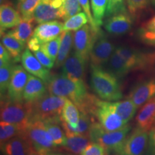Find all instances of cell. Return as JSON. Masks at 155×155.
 <instances>
[{
    "label": "cell",
    "mask_w": 155,
    "mask_h": 155,
    "mask_svg": "<svg viewBox=\"0 0 155 155\" xmlns=\"http://www.w3.org/2000/svg\"><path fill=\"white\" fill-rule=\"evenodd\" d=\"M61 42L60 45L57 59L55 62L56 68L63 66V63L66 61L71 54V48L73 46V38L74 34L72 31H63L61 34Z\"/></svg>",
    "instance_id": "cell-25"
},
{
    "label": "cell",
    "mask_w": 155,
    "mask_h": 155,
    "mask_svg": "<svg viewBox=\"0 0 155 155\" xmlns=\"http://www.w3.org/2000/svg\"><path fill=\"white\" fill-rule=\"evenodd\" d=\"M135 19L127 11L108 17L104 26L108 33L121 35L127 33L132 28Z\"/></svg>",
    "instance_id": "cell-14"
},
{
    "label": "cell",
    "mask_w": 155,
    "mask_h": 155,
    "mask_svg": "<svg viewBox=\"0 0 155 155\" xmlns=\"http://www.w3.org/2000/svg\"><path fill=\"white\" fill-rule=\"evenodd\" d=\"M46 129L51 135L55 144L57 147H63L66 141V136L63 128L61 127V119H50L43 121Z\"/></svg>",
    "instance_id": "cell-29"
},
{
    "label": "cell",
    "mask_w": 155,
    "mask_h": 155,
    "mask_svg": "<svg viewBox=\"0 0 155 155\" xmlns=\"http://www.w3.org/2000/svg\"><path fill=\"white\" fill-rule=\"evenodd\" d=\"M35 21L33 19H22L18 25L8 31L7 34L16 38L19 41L24 44L28 43L29 39L33 34V28Z\"/></svg>",
    "instance_id": "cell-24"
},
{
    "label": "cell",
    "mask_w": 155,
    "mask_h": 155,
    "mask_svg": "<svg viewBox=\"0 0 155 155\" xmlns=\"http://www.w3.org/2000/svg\"><path fill=\"white\" fill-rule=\"evenodd\" d=\"M24 67L15 65L9 82L7 98L13 102L23 101V93L28 80L29 74Z\"/></svg>",
    "instance_id": "cell-13"
},
{
    "label": "cell",
    "mask_w": 155,
    "mask_h": 155,
    "mask_svg": "<svg viewBox=\"0 0 155 155\" xmlns=\"http://www.w3.org/2000/svg\"><path fill=\"white\" fill-rule=\"evenodd\" d=\"M150 3V0H127V12L135 19L147 10Z\"/></svg>",
    "instance_id": "cell-33"
},
{
    "label": "cell",
    "mask_w": 155,
    "mask_h": 155,
    "mask_svg": "<svg viewBox=\"0 0 155 155\" xmlns=\"http://www.w3.org/2000/svg\"><path fill=\"white\" fill-rule=\"evenodd\" d=\"M1 121L20 126L26 131L33 121L32 103L13 102L3 96L1 101Z\"/></svg>",
    "instance_id": "cell-3"
},
{
    "label": "cell",
    "mask_w": 155,
    "mask_h": 155,
    "mask_svg": "<svg viewBox=\"0 0 155 155\" xmlns=\"http://www.w3.org/2000/svg\"><path fill=\"white\" fill-rule=\"evenodd\" d=\"M106 70L118 79L125 77L131 71L124 61L116 51L114 52L106 63Z\"/></svg>",
    "instance_id": "cell-26"
},
{
    "label": "cell",
    "mask_w": 155,
    "mask_h": 155,
    "mask_svg": "<svg viewBox=\"0 0 155 155\" xmlns=\"http://www.w3.org/2000/svg\"><path fill=\"white\" fill-rule=\"evenodd\" d=\"M143 29L147 30L150 31H155V15L153 16L152 18L147 20L146 22L143 25L142 28Z\"/></svg>",
    "instance_id": "cell-49"
},
{
    "label": "cell",
    "mask_w": 155,
    "mask_h": 155,
    "mask_svg": "<svg viewBox=\"0 0 155 155\" xmlns=\"http://www.w3.org/2000/svg\"><path fill=\"white\" fill-rule=\"evenodd\" d=\"M1 42L8 50L13 61L17 63L21 61L22 53L25 49V44L7 33L2 35Z\"/></svg>",
    "instance_id": "cell-27"
},
{
    "label": "cell",
    "mask_w": 155,
    "mask_h": 155,
    "mask_svg": "<svg viewBox=\"0 0 155 155\" xmlns=\"http://www.w3.org/2000/svg\"><path fill=\"white\" fill-rule=\"evenodd\" d=\"M67 98L46 94L41 98L32 103L33 120L46 121L50 119H61L63 106Z\"/></svg>",
    "instance_id": "cell-6"
},
{
    "label": "cell",
    "mask_w": 155,
    "mask_h": 155,
    "mask_svg": "<svg viewBox=\"0 0 155 155\" xmlns=\"http://www.w3.org/2000/svg\"><path fill=\"white\" fill-rule=\"evenodd\" d=\"M1 150L3 155L35 154L26 134L17 136L5 141L1 144Z\"/></svg>",
    "instance_id": "cell-17"
},
{
    "label": "cell",
    "mask_w": 155,
    "mask_h": 155,
    "mask_svg": "<svg viewBox=\"0 0 155 155\" xmlns=\"http://www.w3.org/2000/svg\"><path fill=\"white\" fill-rule=\"evenodd\" d=\"M14 65L11 63L0 64V91L1 96H5L7 92L12 74Z\"/></svg>",
    "instance_id": "cell-34"
},
{
    "label": "cell",
    "mask_w": 155,
    "mask_h": 155,
    "mask_svg": "<svg viewBox=\"0 0 155 155\" xmlns=\"http://www.w3.org/2000/svg\"><path fill=\"white\" fill-rule=\"evenodd\" d=\"M48 155H64V154H57V153H54V152H52L49 154Z\"/></svg>",
    "instance_id": "cell-52"
},
{
    "label": "cell",
    "mask_w": 155,
    "mask_h": 155,
    "mask_svg": "<svg viewBox=\"0 0 155 155\" xmlns=\"http://www.w3.org/2000/svg\"><path fill=\"white\" fill-rule=\"evenodd\" d=\"M27 45H28V48L29 49H30L32 53H34V52L40 49V47H41L42 45L40 43V42H39L36 38H35L34 37L32 36L30 39H29L28 43H27Z\"/></svg>",
    "instance_id": "cell-48"
},
{
    "label": "cell",
    "mask_w": 155,
    "mask_h": 155,
    "mask_svg": "<svg viewBox=\"0 0 155 155\" xmlns=\"http://www.w3.org/2000/svg\"><path fill=\"white\" fill-rule=\"evenodd\" d=\"M149 132L136 127L126 138L124 142L114 155H146Z\"/></svg>",
    "instance_id": "cell-11"
},
{
    "label": "cell",
    "mask_w": 155,
    "mask_h": 155,
    "mask_svg": "<svg viewBox=\"0 0 155 155\" xmlns=\"http://www.w3.org/2000/svg\"><path fill=\"white\" fill-rule=\"evenodd\" d=\"M115 51L124 61L130 71L145 70L155 63V53L143 52L128 46H119Z\"/></svg>",
    "instance_id": "cell-7"
},
{
    "label": "cell",
    "mask_w": 155,
    "mask_h": 155,
    "mask_svg": "<svg viewBox=\"0 0 155 155\" xmlns=\"http://www.w3.org/2000/svg\"><path fill=\"white\" fill-rule=\"evenodd\" d=\"M46 84L39 78L29 74L28 80L23 93V101L34 103L47 94Z\"/></svg>",
    "instance_id": "cell-21"
},
{
    "label": "cell",
    "mask_w": 155,
    "mask_h": 155,
    "mask_svg": "<svg viewBox=\"0 0 155 155\" xmlns=\"http://www.w3.org/2000/svg\"><path fill=\"white\" fill-rule=\"evenodd\" d=\"M46 86L50 94L72 101L78 108L83 105L91 95L88 94L84 81L75 82L62 73L52 75Z\"/></svg>",
    "instance_id": "cell-1"
},
{
    "label": "cell",
    "mask_w": 155,
    "mask_h": 155,
    "mask_svg": "<svg viewBox=\"0 0 155 155\" xmlns=\"http://www.w3.org/2000/svg\"><path fill=\"white\" fill-rule=\"evenodd\" d=\"M11 1H12V3L17 9L19 7V6L22 3L24 2L25 0H11Z\"/></svg>",
    "instance_id": "cell-50"
},
{
    "label": "cell",
    "mask_w": 155,
    "mask_h": 155,
    "mask_svg": "<svg viewBox=\"0 0 155 155\" xmlns=\"http://www.w3.org/2000/svg\"><path fill=\"white\" fill-rule=\"evenodd\" d=\"M105 149L96 142H91L83 150L80 155H106Z\"/></svg>",
    "instance_id": "cell-41"
},
{
    "label": "cell",
    "mask_w": 155,
    "mask_h": 155,
    "mask_svg": "<svg viewBox=\"0 0 155 155\" xmlns=\"http://www.w3.org/2000/svg\"><path fill=\"white\" fill-rule=\"evenodd\" d=\"M34 55L38 58V60L40 62V63L45 67L47 68L48 69L52 68L54 66L55 61H53L51 58H50L45 54L41 50H38L37 51L34 52Z\"/></svg>",
    "instance_id": "cell-44"
},
{
    "label": "cell",
    "mask_w": 155,
    "mask_h": 155,
    "mask_svg": "<svg viewBox=\"0 0 155 155\" xmlns=\"http://www.w3.org/2000/svg\"><path fill=\"white\" fill-rule=\"evenodd\" d=\"M12 57L8 50L6 49L3 44L0 45V64L11 63Z\"/></svg>",
    "instance_id": "cell-46"
},
{
    "label": "cell",
    "mask_w": 155,
    "mask_h": 155,
    "mask_svg": "<svg viewBox=\"0 0 155 155\" xmlns=\"http://www.w3.org/2000/svg\"><path fill=\"white\" fill-rule=\"evenodd\" d=\"M126 11H127V0H108L106 16L108 17Z\"/></svg>",
    "instance_id": "cell-39"
},
{
    "label": "cell",
    "mask_w": 155,
    "mask_h": 155,
    "mask_svg": "<svg viewBox=\"0 0 155 155\" xmlns=\"http://www.w3.org/2000/svg\"><path fill=\"white\" fill-rule=\"evenodd\" d=\"M91 142L89 134H78L67 137L63 147L65 150L75 155H80L86 147Z\"/></svg>",
    "instance_id": "cell-28"
},
{
    "label": "cell",
    "mask_w": 155,
    "mask_h": 155,
    "mask_svg": "<svg viewBox=\"0 0 155 155\" xmlns=\"http://www.w3.org/2000/svg\"><path fill=\"white\" fill-rule=\"evenodd\" d=\"M65 0H41L35 9L33 19L37 24L62 19L65 15Z\"/></svg>",
    "instance_id": "cell-10"
},
{
    "label": "cell",
    "mask_w": 155,
    "mask_h": 155,
    "mask_svg": "<svg viewBox=\"0 0 155 155\" xmlns=\"http://www.w3.org/2000/svg\"><path fill=\"white\" fill-rule=\"evenodd\" d=\"M80 112V119L76 128L77 132L78 134H89L92 124L96 121L95 116L86 112Z\"/></svg>",
    "instance_id": "cell-37"
},
{
    "label": "cell",
    "mask_w": 155,
    "mask_h": 155,
    "mask_svg": "<svg viewBox=\"0 0 155 155\" xmlns=\"http://www.w3.org/2000/svg\"><path fill=\"white\" fill-rule=\"evenodd\" d=\"M131 130V126L127 124L119 130L108 131L104 129L98 121L92 124L89 131L91 139L105 149L106 154H114L119 152Z\"/></svg>",
    "instance_id": "cell-4"
},
{
    "label": "cell",
    "mask_w": 155,
    "mask_h": 155,
    "mask_svg": "<svg viewBox=\"0 0 155 155\" xmlns=\"http://www.w3.org/2000/svg\"><path fill=\"white\" fill-rule=\"evenodd\" d=\"M90 84L95 94L104 101H116L123 97L117 78L103 67L91 65Z\"/></svg>",
    "instance_id": "cell-2"
},
{
    "label": "cell",
    "mask_w": 155,
    "mask_h": 155,
    "mask_svg": "<svg viewBox=\"0 0 155 155\" xmlns=\"http://www.w3.org/2000/svg\"><path fill=\"white\" fill-rule=\"evenodd\" d=\"M108 0H91V6L95 22L99 28L103 24V19L106 15Z\"/></svg>",
    "instance_id": "cell-32"
},
{
    "label": "cell",
    "mask_w": 155,
    "mask_h": 155,
    "mask_svg": "<svg viewBox=\"0 0 155 155\" xmlns=\"http://www.w3.org/2000/svg\"><path fill=\"white\" fill-rule=\"evenodd\" d=\"M65 15L63 20L65 21L70 17L74 16L81 12V6L79 0H65Z\"/></svg>",
    "instance_id": "cell-40"
},
{
    "label": "cell",
    "mask_w": 155,
    "mask_h": 155,
    "mask_svg": "<svg viewBox=\"0 0 155 155\" xmlns=\"http://www.w3.org/2000/svg\"><path fill=\"white\" fill-rule=\"evenodd\" d=\"M63 32V23L53 20L39 24L35 28L32 37L42 45L59 37Z\"/></svg>",
    "instance_id": "cell-19"
},
{
    "label": "cell",
    "mask_w": 155,
    "mask_h": 155,
    "mask_svg": "<svg viewBox=\"0 0 155 155\" xmlns=\"http://www.w3.org/2000/svg\"><path fill=\"white\" fill-rule=\"evenodd\" d=\"M40 1L41 0H25L19 6L17 9L22 15V19H33V12Z\"/></svg>",
    "instance_id": "cell-38"
},
{
    "label": "cell",
    "mask_w": 155,
    "mask_h": 155,
    "mask_svg": "<svg viewBox=\"0 0 155 155\" xmlns=\"http://www.w3.org/2000/svg\"><path fill=\"white\" fill-rule=\"evenodd\" d=\"M86 61L74 52L70 54L62 66V74L73 81H83L86 71Z\"/></svg>",
    "instance_id": "cell-18"
},
{
    "label": "cell",
    "mask_w": 155,
    "mask_h": 155,
    "mask_svg": "<svg viewBox=\"0 0 155 155\" xmlns=\"http://www.w3.org/2000/svg\"><path fill=\"white\" fill-rule=\"evenodd\" d=\"M151 4L153 5V7H155V0H150Z\"/></svg>",
    "instance_id": "cell-51"
},
{
    "label": "cell",
    "mask_w": 155,
    "mask_h": 155,
    "mask_svg": "<svg viewBox=\"0 0 155 155\" xmlns=\"http://www.w3.org/2000/svg\"><path fill=\"white\" fill-rule=\"evenodd\" d=\"M137 127L150 131L155 124V97L141 106L136 116Z\"/></svg>",
    "instance_id": "cell-22"
},
{
    "label": "cell",
    "mask_w": 155,
    "mask_h": 155,
    "mask_svg": "<svg viewBox=\"0 0 155 155\" xmlns=\"http://www.w3.org/2000/svg\"><path fill=\"white\" fill-rule=\"evenodd\" d=\"M61 127L63 128L66 137H73V136L78 134L77 132L76 129L73 128L72 126L69 124L67 123V122L61 121Z\"/></svg>",
    "instance_id": "cell-47"
},
{
    "label": "cell",
    "mask_w": 155,
    "mask_h": 155,
    "mask_svg": "<svg viewBox=\"0 0 155 155\" xmlns=\"http://www.w3.org/2000/svg\"><path fill=\"white\" fill-rule=\"evenodd\" d=\"M94 116L104 129L108 131L119 130L128 124L112 109L107 101H101L98 98Z\"/></svg>",
    "instance_id": "cell-9"
},
{
    "label": "cell",
    "mask_w": 155,
    "mask_h": 155,
    "mask_svg": "<svg viewBox=\"0 0 155 155\" xmlns=\"http://www.w3.org/2000/svg\"><path fill=\"white\" fill-rule=\"evenodd\" d=\"M80 110L72 101L66 99L61 116V121H65L76 129L80 119Z\"/></svg>",
    "instance_id": "cell-30"
},
{
    "label": "cell",
    "mask_w": 155,
    "mask_h": 155,
    "mask_svg": "<svg viewBox=\"0 0 155 155\" xmlns=\"http://www.w3.org/2000/svg\"><path fill=\"white\" fill-rule=\"evenodd\" d=\"M61 35L58 38L50 40L49 42L43 43L40 47V50H42L46 55L51 58L53 61H56L58 57V51H59L60 45L61 42Z\"/></svg>",
    "instance_id": "cell-36"
},
{
    "label": "cell",
    "mask_w": 155,
    "mask_h": 155,
    "mask_svg": "<svg viewBox=\"0 0 155 155\" xmlns=\"http://www.w3.org/2000/svg\"><path fill=\"white\" fill-rule=\"evenodd\" d=\"M129 97L137 108L141 107L155 97V78L147 79L136 84L129 93Z\"/></svg>",
    "instance_id": "cell-16"
},
{
    "label": "cell",
    "mask_w": 155,
    "mask_h": 155,
    "mask_svg": "<svg viewBox=\"0 0 155 155\" xmlns=\"http://www.w3.org/2000/svg\"><path fill=\"white\" fill-rule=\"evenodd\" d=\"M26 131L20 126L1 121L0 122V141L1 144L17 136L25 134Z\"/></svg>",
    "instance_id": "cell-31"
},
{
    "label": "cell",
    "mask_w": 155,
    "mask_h": 155,
    "mask_svg": "<svg viewBox=\"0 0 155 155\" xmlns=\"http://www.w3.org/2000/svg\"><path fill=\"white\" fill-rule=\"evenodd\" d=\"M112 109L121 116V119L128 124L133 119L137 113L138 108L134 104L131 99L124 101H108Z\"/></svg>",
    "instance_id": "cell-23"
},
{
    "label": "cell",
    "mask_w": 155,
    "mask_h": 155,
    "mask_svg": "<svg viewBox=\"0 0 155 155\" xmlns=\"http://www.w3.org/2000/svg\"><path fill=\"white\" fill-rule=\"evenodd\" d=\"M25 134L36 155H48L56 150L57 146L42 120H33Z\"/></svg>",
    "instance_id": "cell-5"
},
{
    "label": "cell",
    "mask_w": 155,
    "mask_h": 155,
    "mask_svg": "<svg viewBox=\"0 0 155 155\" xmlns=\"http://www.w3.org/2000/svg\"><path fill=\"white\" fill-rule=\"evenodd\" d=\"M138 36L143 43L147 45L155 46V31L140 28L138 31Z\"/></svg>",
    "instance_id": "cell-42"
},
{
    "label": "cell",
    "mask_w": 155,
    "mask_h": 155,
    "mask_svg": "<svg viewBox=\"0 0 155 155\" xmlns=\"http://www.w3.org/2000/svg\"><path fill=\"white\" fill-rule=\"evenodd\" d=\"M100 31V28H93L90 24L85 25L75 31L73 38V52L84 61H88L91 51Z\"/></svg>",
    "instance_id": "cell-8"
},
{
    "label": "cell",
    "mask_w": 155,
    "mask_h": 155,
    "mask_svg": "<svg viewBox=\"0 0 155 155\" xmlns=\"http://www.w3.org/2000/svg\"><path fill=\"white\" fill-rule=\"evenodd\" d=\"M146 155H155V124L149 131L148 145Z\"/></svg>",
    "instance_id": "cell-45"
},
{
    "label": "cell",
    "mask_w": 155,
    "mask_h": 155,
    "mask_svg": "<svg viewBox=\"0 0 155 155\" xmlns=\"http://www.w3.org/2000/svg\"><path fill=\"white\" fill-rule=\"evenodd\" d=\"M79 2H80L81 6L82 7L83 12L88 17L89 24L91 25L93 28H99L96 26V22H95L94 16H93V14L91 13V6L90 2H89V0H79Z\"/></svg>",
    "instance_id": "cell-43"
},
{
    "label": "cell",
    "mask_w": 155,
    "mask_h": 155,
    "mask_svg": "<svg viewBox=\"0 0 155 155\" xmlns=\"http://www.w3.org/2000/svg\"><path fill=\"white\" fill-rule=\"evenodd\" d=\"M89 22L84 12H79L66 19L63 24V31H77Z\"/></svg>",
    "instance_id": "cell-35"
},
{
    "label": "cell",
    "mask_w": 155,
    "mask_h": 155,
    "mask_svg": "<svg viewBox=\"0 0 155 155\" xmlns=\"http://www.w3.org/2000/svg\"><path fill=\"white\" fill-rule=\"evenodd\" d=\"M34 155H36V154H34Z\"/></svg>",
    "instance_id": "cell-53"
},
{
    "label": "cell",
    "mask_w": 155,
    "mask_h": 155,
    "mask_svg": "<svg viewBox=\"0 0 155 155\" xmlns=\"http://www.w3.org/2000/svg\"><path fill=\"white\" fill-rule=\"evenodd\" d=\"M115 49L114 45L106 38L101 30L89 56L92 66L103 67L106 65L115 51Z\"/></svg>",
    "instance_id": "cell-12"
},
{
    "label": "cell",
    "mask_w": 155,
    "mask_h": 155,
    "mask_svg": "<svg viewBox=\"0 0 155 155\" xmlns=\"http://www.w3.org/2000/svg\"><path fill=\"white\" fill-rule=\"evenodd\" d=\"M22 66L30 74L40 78L47 84L52 75L48 68L42 65L35 55L31 53V50L26 48L21 57Z\"/></svg>",
    "instance_id": "cell-15"
},
{
    "label": "cell",
    "mask_w": 155,
    "mask_h": 155,
    "mask_svg": "<svg viewBox=\"0 0 155 155\" xmlns=\"http://www.w3.org/2000/svg\"><path fill=\"white\" fill-rule=\"evenodd\" d=\"M10 1L1 4L0 7V27L1 33L6 30L12 29L22 21V17L18 9L13 7Z\"/></svg>",
    "instance_id": "cell-20"
}]
</instances>
